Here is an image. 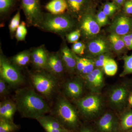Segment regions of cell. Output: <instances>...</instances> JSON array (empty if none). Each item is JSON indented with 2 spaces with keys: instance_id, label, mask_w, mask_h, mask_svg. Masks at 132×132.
<instances>
[{
  "instance_id": "cell-1",
  "label": "cell",
  "mask_w": 132,
  "mask_h": 132,
  "mask_svg": "<svg viewBox=\"0 0 132 132\" xmlns=\"http://www.w3.org/2000/svg\"><path fill=\"white\" fill-rule=\"evenodd\" d=\"M14 99L17 111L23 118L36 120L51 111L44 99L31 88L16 90Z\"/></svg>"
},
{
  "instance_id": "cell-2",
  "label": "cell",
  "mask_w": 132,
  "mask_h": 132,
  "mask_svg": "<svg viewBox=\"0 0 132 132\" xmlns=\"http://www.w3.org/2000/svg\"><path fill=\"white\" fill-rule=\"evenodd\" d=\"M132 92V79H127L114 85L109 90L108 103L114 111L121 113L128 108V100Z\"/></svg>"
},
{
  "instance_id": "cell-3",
  "label": "cell",
  "mask_w": 132,
  "mask_h": 132,
  "mask_svg": "<svg viewBox=\"0 0 132 132\" xmlns=\"http://www.w3.org/2000/svg\"><path fill=\"white\" fill-rule=\"evenodd\" d=\"M55 118L63 127L71 131L79 126V117L77 111L67 100L63 97L59 98L55 107Z\"/></svg>"
},
{
  "instance_id": "cell-4",
  "label": "cell",
  "mask_w": 132,
  "mask_h": 132,
  "mask_svg": "<svg viewBox=\"0 0 132 132\" xmlns=\"http://www.w3.org/2000/svg\"><path fill=\"white\" fill-rule=\"evenodd\" d=\"M105 102L100 94L88 95L78 99L76 105L85 118L93 119L98 116L103 111Z\"/></svg>"
},
{
  "instance_id": "cell-5",
  "label": "cell",
  "mask_w": 132,
  "mask_h": 132,
  "mask_svg": "<svg viewBox=\"0 0 132 132\" xmlns=\"http://www.w3.org/2000/svg\"><path fill=\"white\" fill-rule=\"evenodd\" d=\"M73 26L72 21L67 15L47 14L44 17L40 26L46 31L61 34L69 31Z\"/></svg>"
},
{
  "instance_id": "cell-6",
  "label": "cell",
  "mask_w": 132,
  "mask_h": 132,
  "mask_svg": "<svg viewBox=\"0 0 132 132\" xmlns=\"http://www.w3.org/2000/svg\"><path fill=\"white\" fill-rule=\"evenodd\" d=\"M31 80L36 90L47 98L56 92L57 82L54 77L43 72H36L31 75Z\"/></svg>"
},
{
  "instance_id": "cell-7",
  "label": "cell",
  "mask_w": 132,
  "mask_h": 132,
  "mask_svg": "<svg viewBox=\"0 0 132 132\" xmlns=\"http://www.w3.org/2000/svg\"><path fill=\"white\" fill-rule=\"evenodd\" d=\"M0 78L12 86L20 85L24 80L18 69L2 55L0 57Z\"/></svg>"
},
{
  "instance_id": "cell-8",
  "label": "cell",
  "mask_w": 132,
  "mask_h": 132,
  "mask_svg": "<svg viewBox=\"0 0 132 132\" xmlns=\"http://www.w3.org/2000/svg\"><path fill=\"white\" fill-rule=\"evenodd\" d=\"M21 6L29 24L40 26L44 17L40 0H21Z\"/></svg>"
},
{
  "instance_id": "cell-9",
  "label": "cell",
  "mask_w": 132,
  "mask_h": 132,
  "mask_svg": "<svg viewBox=\"0 0 132 132\" xmlns=\"http://www.w3.org/2000/svg\"><path fill=\"white\" fill-rule=\"evenodd\" d=\"M88 89L92 93L100 94L105 86L102 69L95 68L91 73L82 77Z\"/></svg>"
},
{
  "instance_id": "cell-10",
  "label": "cell",
  "mask_w": 132,
  "mask_h": 132,
  "mask_svg": "<svg viewBox=\"0 0 132 132\" xmlns=\"http://www.w3.org/2000/svg\"><path fill=\"white\" fill-rule=\"evenodd\" d=\"M119 127V120L112 112L105 113L97 121V128L100 132H117Z\"/></svg>"
},
{
  "instance_id": "cell-11",
  "label": "cell",
  "mask_w": 132,
  "mask_h": 132,
  "mask_svg": "<svg viewBox=\"0 0 132 132\" xmlns=\"http://www.w3.org/2000/svg\"><path fill=\"white\" fill-rule=\"evenodd\" d=\"M112 33L122 36L127 34L132 30V19L125 15L116 18L111 26Z\"/></svg>"
},
{
  "instance_id": "cell-12",
  "label": "cell",
  "mask_w": 132,
  "mask_h": 132,
  "mask_svg": "<svg viewBox=\"0 0 132 132\" xmlns=\"http://www.w3.org/2000/svg\"><path fill=\"white\" fill-rule=\"evenodd\" d=\"M100 27L92 15H86L82 18L81 29L86 36L90 37L97 35L100 32Z\"/></svg>"
},
{
  "instance_id": "cell-13",
  "label": "cell",
  "mask_w": 132,
  "mask_h": 132,
  "mask_svg": "<svg viewBox=\"0 0 132 132\" xmlns=\"http://www.w3.org/2000/svg\"><path fill=\"white\" fill-rule=\"evenodd\" d=\"M46 132H62L67 130L54 117L44 115L36 119Z\"/></svg>"
},
{
  "instance_id": "cell-14",
  "label": "cell",
  "mask_w": 132,
  "mask_h": 132,
  "mask_svg": "<svg viewBox=\"0 0 132 132\" xmlns=\"http://www.w3.org/2000/svg\"><path fill=\"white\" fill-rule=\"evenodd\" d=\"M64 91L66 95L74 100L80 98L83 92V82L81 80L76 79L66 83Z\"/></svg>"
},
{
  "instance_id": "cell-15",
  "label": "cell",
  "mask_w": 132,
  "mask_h": 132,
  "mask_svg": "<svg viewBox=\"0 0 132 132\" xmlns=\"http://www.w3.org/2000/svg\"><path fill=\"white\" fill-rule=\"evenodd\" d=\"M64 65L61 55L58 53L48 56L46 69L54 75H61L64 71Z\"/></svg>"
},
{
  "instance_id": "cell-16",
  "label": "cell",
  "mask_w": 132,
  "mask_h": 132,
  "mask_svg": "<svg viewBox=\"0 0 132 132\" xmlns=\"http://www.w3.org/2000/svg\"><path fill=\"white\" fill-rule=\"evenodd\" d=\"M15 102L6 100L0 103V119L13 121L15 113L17 111Z\"/></svg>"
},
{
  "instance_id": "cell-17",
  "label": "cell",
  "mask_w": 132,
  "mask_h": 132,
  "mask_svg": "<svg viewBox=\"0 0 132 132\" xmlns=\"http://www.w3.org/2000/svg\"><path fill=\"white\" fill-rule=\"evenodd\" d=\"M61 57L64 67L71 73L76 70V59L75 54L67 46H64L61 49Z\"/></svg>"
},
{
  "instance_id": "cell-18",
  "label": "cell",
  "mask_w": 132,
  "mask_h": 132,
  "mask_svg": "<svg viewBox=\"0 0 132 132\" xmlns=\"http://www.w3.org/2000/svg\"><path fill=\"white\" fill-rule=\"evenodd\" d=\"M31 59L34 65L39 69H46L48 55L42 47L34 50L31 54Z\"/></svg>"
},
{
  "instance_id": "cell-19",
  "label": "cell",
  "mask_w": 132,
  "mask_h": 132,
  "mask_svg": "<svg viewBox=\"0 0 132 132\" xmlns=\"http://www.w3.org/2000/svg\"><path fill=\"white\" fill-rule=\"evenodd\" d=\"M88 49L89 53L94 56L105 54L108 52L106 43L102 39L98 38L89 43Z\"/></svg>"
},
{
  "instance_id": "cell-20",
  "label": "cell",
  "mask_w": 132,
  "mask_h": 132,
  "mask_svg": "<svg viewBox=\"0 0 132 132\" xmlns=\"http://www.w3.org/2000/svg\"><path fill=\"white\" fill-rule=\"evenodd\" d=\"M131 130L132 109L128 107L121 113L119 120V130L120 132H128Z\"/></svg>"
},
{
  "instance_id": "cell-21",
  "label": "cell",
  "mask_w": 132,
  "mask_h": 132,
  "mask_svg": "<svg viewBox=\"0 0 132 132\" xmlns=\"http://www.w3.org/2000/svg\"><path fill=\"white\" fill-rule=\"evenodd\" d=\"M45 8L52 14H62L68 9V5L66 0H52Z\"/></svg>"
},
{
  "instance_id": "cell-22",
  "label": "cell",
  "mask_w": 132,
  "mask_h": 132,
  "mask_svg": "<svg viewBox=\"0 0 132 132\" xmlns=\"http://www.w3.org/2000/svg\"><path fill=\"white\" fill-rule=\"evenodd\" d=\"M68 9L75 15L79 14L85 10L87 0H66Z\"/></svg>"
},
{
  "instance_id": "cell-23",
  "label": "cell",
  "mask_w": 132,
  "mask_h": 132,
  "mask_svg": "<svg viewBox=\"0 0 132 132\" xmlns=\"http://www.w3.org/2000/svg\"><path fill=\"white\" fill-rule=\"evenodd\" d=\"M109 39L113 49L116 53H121L124 51L126 47L121 36L112 33Z\"/></svg>"
},
{
  "instance_id": "cell-24",
  "label": "cell",
  "mask_w": 132,
  "mask_h": 132,
  "mask_svg": "<svg viewBox=\"0 0 132 132\" xmlns=\"http://www.w3.org/2000/svg\"><path fill=\"white\" fill-rule=\"evenodd\" d=\"M31 55L30 52L27 51L19 53L12 58V62L13 64L19 67L26 66L30 61Z\"/></svg>"
},
{
  "instance_id": "cell-25",
  "label": "cell",
  "mask_w": 132,
  "mask_h": 132,
  "mask_svg": "<svg viewBox=\"0 0 132 132\" xmlns=\"http://www.w3.org/2000/svg\"><path fill=\"white\" fill-rule=\"evenodd\" d=\"M118 65L115 61L109 58L106 60L104 63L103 70L104 73L108 76L115 75L118 71Z\"/></svg>"
},
{
  "instance_id": "cell-26",
  "label": "cell",
  "mask_w": 132,
  "mask_h": 132,
  "mask_svg": "<svg viewBox=\"0 0 132 132\" xmlns=\"http://www.w3.org/2000/svg\"><path fill=\"white\" fill-rule=\"evenodd\" d=\"M18 129L19 126L13 121L0 119V132H14Z\"/></svg>"
},
{
  "instance_id": "cell-27",
  "label": "cell",
  "mask_w": 132,
  "mask_h": 132,
  "mask_svg": "<svg viewBox=\"0 0 132 132\" xmlns=\"http://www.w3.org/2000/svg\"><path fill=\"white\" fill-rule=\"evenodd\" d=\"M123 60V71L120 75L121 77L132 74V54L129 56L126 55L124 56Z\"/></svg>"
},
{
  "instance_id": "cell-28",
  "label": "cell",
  "mask_w": 132,
  "mask_h": 132,
  "mask_svg": "<svg viewBox=\"0 0 132 132\" xmlns=\"http://www.w3.org/2000/svg\"><path fill=\"white\" fill-rule=\"evenodd\" d=\"M27 33L26 23L22 21L17 28L15 32V38L19 41H23L25 39Z\"/></svg>"
},
{
  "instance_id": "cell-29",
  "label": "cell",
  "mask_w": 132,
  "mask_h": 132,
  "mask_svg": "<svg viewBox=\"0 0 132 132\" xmlns=\"http://www.w3.org/2000/svg\"><path fill=\"white\" fill-rule=\"evenodd\" d=\"M95 68L94 60L92 59H86L85 67L80 73L82 78L91 73Z\"/></svg>"
},
{
  "instance_id": "cell-30",
  "label": "cell",
  "mask_w": 132,
  "mask_h": 132,
  "mask_svg": "<svg viewBox=\"0 0 132 132\" xmlns=\"http://www.w3.org/2000/svg\"><path fill=\"white\" fill-rule=\"evenodd\" d=\"M20 10H19L12 18L10 23L9 28L10 32L13 33L16 31V29L20 26Z\"/></svg>"
},
{
  "instance_id": "cell-31",
  "label": "cell",
  "mask_w": 132,
  "mask_h": 132,
  "mask_svg": "<svg viewBox=\"0 0 132 132\" xmlns=\"http://www.w3.org/2000/svg\"><path fill=\"white\" fill-rule=\"evenodd\" d=\"M14 0H0V12L1 14L6 13L13 6Z\"/></svg>"
},
{
  "instance_id": "cell-32",
  "label": "cell",
  "mask_w": 132,
  "mask_h": 132,
  "mask_svg": "<svg viewBox=\"0 0 132 132\" xmlns=\"http://www.w3.org/2000/svg\"><path fill=\"white\" fill-rule=\"evenodd\" d=\"M117 9L118 7L115 4L112 3H108L104 5L102 11L108 16L113 14Z\"/></svg>"
},
{
  "instance_id": "cell-33",
  "label": "cell",
  "mask_w": 132,
  "mask_h": 132,
  "mask_svg": "<svg viewBox=\"0 0 132 132\" xmlns=\"http://www.w3.org/2000/svg\"><path fill=\"white\" fill-rule=\"evenodd\" d=\"M85 45L81 42H77L74 43L72 46V51L75 54L82 55L84 54Z\"/></svg>"
},
{
  "instance_id": "cell-34",
  "label": "cell",
  "mask_w": 132,
  "mask_h": 132,
  "mask_svg": "<svg viewBox=\"0 0 132 132\" xmlns=\"http://www.w3.org/2000/svg\"><path fill=\"white\" fill-rule=\"evenodd\" d=\"M103 11L99 12L96 16V21L100 27H103L106 25L108 21V17Z\"/></svg>"
},
{
  "instance_id": "cell-35",
  "label": "cell",
  "mask_w": 132,
  "mask_h": 132,
  "mask_svg": "<svg viewBox=\"0 0 132 132\" xmlns=\"http://www.w3.org/2000/svg\"><path fill=\"white\" fill-rule=\"evenodd\" d=\"M81 35V30L77 29L69 33L67 35V39L69 42L71 43H75L78 42Z\"/></svg>"
},
{
  "instance_id": "cell-36",
  "label": "cell",
  "mask_w": 132,
  "mask_h": 132,
  "mask_svg": "<svg viewBox=\"0 0 132 132\" xmlns=\"http://www.w3.org/2000/svg\"><path fill=\"white\" fill-rule=\"evenodd\" d=\"M75 57L76 62V70L78 72L81 73L85 67L86 58H80L75 54Z\"/></svg>"
},
{
  "instance_id": "cell-37",
  "label": "cell",
  "mask_w": 132,
  "mask_h": 132,
  "mask_svg": "<svg viewBox=\"0 0 132 132\" xmlns=\"http://www.w3.org/2000/svg\"><path fill=\"white\" fill-rule=\"evenodd\" d=\"M6 83L4 80L0 78V95L1 97L5 96L8 93Z\"/></svg>"
},
{
  "instance_id": "cell-38",
  "label": "cell",
  "mask_w": 132,
  "mask_h": 132,
  "mask_svg": "<svg viewBox=\"0 0 132 132\" xmlns=\"http://www.w3.org/2000/svg\"><path fill=\"white\" fill-rule=\"evenodd\" d=\"M125 12L128 14H132V0L126 2L124 6Z\"/></svg>"
},
{
  "instance_id": "cell-39",
  "label": "cell",
  "mask_w": 132,
  "mask_h": 132,
  "mask_svg": "<svg viewBox=\"0 0 132 132\" xmlns=\"http://www.w3.org/2000/svg\"><path fill=\"white\" fill-rule=\"evenodd\" d=\"M121 37L124 42L129 41L132 43V33L131 32Z\"/></svg>"
},
{
  "instance_id": "cell-40",
  "label": "cell",
  "mask_w": 132,
  "mask_h": 132,
  "mask_svg": "<svg viewBox=\"0 0 132 132\" xmlns=\"http://www.w3.org/2000/svg\"><path fill=\"white\" fill-rule=\"evenodd\" d=\"M128 107L131 108L132 107V92H131L128 97Z\"/></svg>"
},
{
  "instance_id": "cell-41",
  "label": "cell",
  "mask_w": 132,
  "mask_h": 132,
  "mask_svg": "<svg viewBox=\"0 0 132 132\" xmlns=\"http://www.w3.org/2000/svg\"><path fill=\"white\" fill-rule=\"evenodd\" d=\"M80 132H93L90 128H84L81 130Z\"/></svg>"
},
{
  "instance_id": "cell-42",
  "label": "cell",
  "mask_w": 132,
  "mask_h": 132,
  "mask_svg": "<svg viewBox=\"0 0 132 132\" xmlns=\"http://www.w3.org/2000/svg\"><path fill=\"white\" fill-rule=\"evenodd\" d=\"M125 0H118L115 3L118 5H121L124 2Z\"/></svg>"
},
{
  "instance_id": "cell-43",
  "label": "cell",
  "mask_w": 132,
  "mask_h": 132,
  "mask_svg": "<svg viewBox=\"0 0 132 132\" xmlns=\"http://www.w3.org/2000/svg\"><path fill=\"white\" fill-rule=\"evenodd\" d=\"M62 132H71V131L68 130H66L62 131Z\"/></svg>"
},
{
  "instance_id": "cell-44",
  "label": "cell",
  "mask_w": 132,
  "mask_h": 132,
  "mask_svg": "<svg viewBox=\"0 0 132 132\" xmlns=\"http://www.w3.org/2000/svg\"><path fill=\"white\" fill-rule=\"evenodd\" d=\"M128 132H132V130H130V131Z\"/></svg>"
},
{
  "instance_id": "cell-45",
  "label": "cell",
  "mask_w": 132,
  "mask_h": 132,
  "mask_svg": "<svg viewBox=\"0 0 132 132\" xmlns=\"http://www.w3.org/2000/svg\"><path fill=\"white\" fill-rule=\"evenodd\" d=\"M113 1H114V2H116V1H118V0H113Z\"/></svg>"
}]
</instances>
